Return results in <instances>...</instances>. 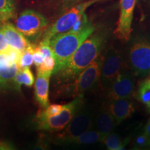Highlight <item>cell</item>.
Returning <instances> with one entry per match:
<instances>
[{
  "instance_id": "277c9868",
  "label": "cell",
  "mask_w": 150,
  "mask_h": 150,
  "mask_svg": "<svg viewBox=\"0 0 150 150\" xmlns=\"http://www.w3.org/2000/svg\"><path fill=\"white\" fill-rule=\"evenodd\" d=\"M99 1L101 0H87L74 6L63 13L51 27L46 30L42 42L49 44L50 40L53 37L70 31L81 17L85 13L87 8Z\"/></svg>"
},
{
  "instance_id": "ffe728a7",
  "label": "cell",
  "mask_w": 150,
  "mask_h": 150,
  "mask_svg": "<svg viewBox=\"0 0 150 150\" xmlns=\"http://www.w3.org/2000/svg\"><path fill=\"white\" fill-rule=\"evenodd\" d=\"M127 142L128 140H126L124 142L122 141L120 137L114 133H110L102 140V142L106 145L108 150H116L119 149L122 145H127Z\"/></svg>"
},
{
  "instance_id": "8d00e7d4",
  "label": "cell",
  "mask_w": 150,
  "mask_h": 150,
  "mask_svg": "<svg viewBox=\"0 0 150 150\" xmlns=\"http://www.w3.org/2000/svg\"><path fill=\"white\" fill-rule=\"evenodd\" d=\"M148 1H150V0H148Z\"/></svg>"
},
{
  "instance_id": "ac0fdd59",
  "label": "cell",
  "mask_w": 150,
  "mask_h": 150,
  "mask_svg": "<svg viewBox=\"0 0 150 150\" xmlns=\"http://www.w3.org/2000/svg\"><path fill=\"white\" fill-rule=\"evenodd\" d=\"M13 81L18 87H20L22 85L31 87L34 83L35 78L29 67H24L19 69Z\"/></svg>"
},
{
  "instance_id": "d4e9b609",
  "label": "cell",
  "mask_w": 150,
  "mask_h": 150,
  "mask_svg": "<svg viewBox=\"0 0 150 150\" xmlns=\"http://www.w3.org/2000/svg\"><path fill=\"white\" fill-rule=\"evenodd\" d=\"M31 150H50L48 140L45 136L40 135L35 142Z\"/></svg>"
},
{
  "instance_id": "1f68e13d",
  "label": "cell",
  "mask_w": 150,
  "mask_h": 150,
  "mask_svg": "<svg viewBox=\"0 0 150 150\" xmlns=\"http://www.w3.org/2000/svg\"><path fill=\"white\" fill-rule=\"evenodd\" d=\"M130 150H143V149H142L141 148H140L139 147H133L132 149H131Z\"/></svg>"
},
{
  "instance_id": "6da1fadb",
  "label": "cell",
  "mask_w": 150,
  "mask_h": 150,
  "mask_svg": "<svg viewBox=\"0 0 150 150\" xmlns=\"http://www.w3.org/2000/svg\"><path fill=\"white\" fill-rule=\"evenodd\" d=\"M95 31V27L88 22L83 29L77 31L70 30L67 32L59 34L52 38L49 42L56 61L53 74H56L64 67L74 52L84 40Z\"/></svg>"
},
{
  "instance_id": "4fadbf2b",
  "label": "cell",
  "mask_w": 150,
  "mask_h": 150,
  "mask_svg": "<svg viewBox=\"0 0 150 150\" xmlns=\"http://www.w3.org/2000/svg\"><path fill=\"white\" fill-rule=\"evenodd\" d=\"M1 27L6 40L10 47L22 52L31 45L24 35L12 24L4 23Z\"/></svg>"
},
{
  "instance_id": "e575fe53",
  "label": "cell",
  "mask_w": 150,
  "mask_h": 150,
  "mask_svg": "<svg viewBox=\"0 0 150 150\" xmlns=\"http://www.w3.org/2000/svg\"><path fill=\"white\" fill-rule=\"evenodd\" d=\"M143 150H150V149H144Z\"/></svg>"
},
{
  "instance_id": "603a6c76",
  "label": "cell",
  "mask_w": 150,
  "mask_h": 150,
  "mask_svg": "<svg viewBox=\"0 0 150 150\" xmlns=\"http://www.w3.org/2000/svg\"><path fill=\"white\" fill-rule=\"evenodd\" d=\"M55 65L56 61L54 56L45 57L42 63L40 65V66L37 67V72L53 74Z\"/></svg>"
},
{
  "instance_id": "44dd1931",
  "label": "cell",
  "mask_w": 150,
  "mask_h": 150,
  "mask_svg": "<svg viewBox=\"0 0 150 150\" xmlns=\"http://www.w3.org/2000/svg\"><path fill=\"white\" fill-rule=\"evenodd\" d=\"M34 50V46L30 45L22 52L21 58H20L19 67L20 68H24V67H30L33 63V54Z\"/></svg>"
},
{
  "instance_id": "8fae6325",
  "label": "cell",
  "mask_w": 150,
  "mask_h": 150,
  "mask_svg": "<svg viewBox=\"0 0 150 150\" xmlns=\"http://www.w3.org/2000/svg\"><path fill=\"white\" fill-rule=\"evenodd\" d=\"M122 67V59L117 52L111 50L103 59L101 67L100 80L102 86L108 88L115 79L116 76L121 72Z\"/></svg>"
},
{
  "instance_id": "d6986e66",
  "label": "cell",
  "mask_w": 150,
  "mask_h": 150,
  "mask_svg": "<svg viewBox=\"0 0 150 150\" xmlns=\"http://www.w3.org/2000/svg\"><path fill=\"white\" fill-rule=\"evenodd\" d=\"M137 98L150 112V79L142 81L137 91Z\"/></svg>"
},
{
  "instance_id": "4dcf8cb0",
  "label": "cell",
  "mask_w": 150,
  "mask_h": 150,
  "mask_svg": "<svg viewBox=\"0 0 150 150\" xmlns=\"http://www.w3.org/2000/svg\"><path fill=\"white\" fill-rule=\"evenodd\" d=\"M0 150H16L6 142L0 141Z\"/></svg>"
},
{
  "instance_id": "83f0119b",
  "label": "cell",
  "mask_w": 150,
  "mask_h": 150,
  "mask_svg": "<svg viewBox=\"0 0 150 150\" xmlns=\"http://www.w3.org/2000/svg\"><path fill=\"white\" fill-rule=\"evenodd\" d=\"M9 49H10V47H9L8 42L6 40L2 29H1V27L0 26V54L6 53Z\"/></svg>"
},
{
  "instance_id": "d6a6232c",
  "label": "cell",
  "mask_w": 150,
  "mask_h": 150,
  "mask_svg": "<svg viewBox=\"0 0 150 150\" xmlns=\"http://www.w3.org/2000/svg\"><path fill=\"white\" fill-rule=\"evenodd\" d=\"M125 145H122V147H120L119 149H116V150H126V149H125Z\"/></svg>"
},
{
  "instance_id": "cb8c5ba5",
  "label": "cell",
  "mask_w": 150,
  "mask_h": 150,
  "mask_svg": "<svg viewBox=\"0 0 150 150\" xmlns=\"http://www.w3.org/2000/svg\"><path fill=\"white\" fill-rule=\"evenodd\" d=\"M63 105L61 104H52L48 106L44 110H39L37 115L42 116V117H52L59 114L63 109Z\"/></svg>"
},
{
  "instance_id": "9c48e42d",
  "label": "cell",
  "mask_w": 150,
  "mask_h": 150,
  "mask_svg": "<svg viewBox=\"0 0 150 150\" xmlns=\"http://www.w3.org/2000/svg\"><path fill=\"white\" fill-rule=\"evenodd\" d=\"M136 1L137 0H120V17L115 30V35L124 42H127L130 38Z\"/></svg>"
},
{
  "instance_id": "f546056e",
  "label": "cell",
  "mask_w": 150,
  "mask_h": 150,
  "mask_svg": "<svg viewBox=\"0 0 150 150\" xmlns=\"http://www.w3.org/2000/svg\"><path fill=\"white\" fill-rule=\"evenodd\" d=\"M143 134H145L146 138H147V145L150 146V117L148 120L147 124H146L145 129H144Z\"/></svg>"
},
{
  "instance_id": "d590c367",
  "label": "cell",
  "mask_w": 150,
  "mask_h": 150,
  "mask_svg": "<svg viewBox=\"0 0 150 150\" xmlns=\"http://www.w3.org/2000/svg\"><path fill=\"white\" fill-rule=\"evenodd\" d=\"M149 79H150V72H149Z\"/></svg>"
},
{
  "instance_id": "e0dca14e",
  "label": "cell",
  "mask_w": 150,
  "mask_h": 150,
  "mask_svg": "<svg viewBox=\"0 0 150 150\" xmlns=\"http://www.w3.org/2000/svg\"><path fill=\"white\" fill-rule=\"evenodd\" d=\"M100 134L98 131L95 130H89L83 134L79 135V136L74 137L70 139L66 140L64 144H77V145H81V144H92L95 142L101 141Z\"/></svg>"
},
{
  "instance_id": "ba28073f",
  "label": "cell",
  "mask_w": 150,
  "mask_h": 150,
  "mask_svg": "<svg viewBox=\"0 0 150 150\" xmlns=\"http://www.w3.org/2000/svg\"><path fill=\"white\" fill-rule=\"evenodd\" d=\"M16 24L17 29L24 35L33 37L47 27L48 21L39 13L32 10H26L17 18Z\"/></svg>"
},
{
  "instance_id": "3957f363",
  "label": "cell",
  "mask_w": 150,
  "mask_h": 150,
  "mask_svg": "<svg viewBox=\"0 0 150 150\" xmlns=\"http://www.w3.org/2000/svg\"><path fill=\"white\" fill-rule=\"evenodd\" d=\"M83 105V97H76L72 102L63 105L62 110L58 115L52 117L35 116V123L38 128L50 132L63 130L70 123L76 112Z\"/></svg>"
},
{
  "instance_id": "9a60e30c",
  "label": "cell",
  "mask_w": 150,
  "mask_h": 150,
  "mask_svg": "<svg viewBox=\"0 0 150 150\" xmlns=\"http://www.w3.org/2000/svg\"><path fill=\"white\" fill-rule=\"evenodd\" d=\"M19 69V65L8 54H0V84L4 85L13 81Z\"/></svg>"
},
{
  "instance_id": "f1b7e54d",
  "label": "cell",
  "mask_w": 150,
  "mask_h": 150,
  "mask_svg": "<svg viewBox=\"0 0 150 150\" xmlns=\"http://www.w3.org/2000/svg\"><path fill=\"white\" fill-rule=\"evenodd\" d=\"M136 143L138 144V147H143V146H146L148 145H147V138L145 136V134H142L141 135H140L136 139Z\"/></svg>"
},
{
  "instance_id": "7a4b0ae2",
  "label": "cell",
  "mask_w": 150,
  "mask_h": 150,
  "mask_svg": "<svg viewBox=\"0 0 150 150\" xmlns=\"http://www.w3.org/2000/svg\"><path fill=\"white\" fill-rule=\"evenodd\" d=\"M104 40L105 37L102 33H93L80 45L67 65L56 74L65 81L74 79L79 73L97 59Z\"/></svg>"
},
{
  "instance_id": "4316f807",
  "label": "cell",
  "mask_w": 150,
  "mask_h": 150,
  "mask_svg": "<svg viewBox=\"0 0 150 150\" xmlns=\"http://www.w3.org/2000/svg\"><path fill=\"white\" fill-rule=\"evenodd\" d=\"M85 1H87V0H61L62 10L63 12H65L72 7Z\"/></svg>"
},
{
  "instance_id": "5bb4252c",
  "label": "cell",
  "mask_w": 150,
  "mask_h": 150,
  "mask_svg": "<svg viewBox=\"0 0 150 150\" xmlns=\"http://www.w3.org/2000/svg\"><path fill=\"white\" fill-rule=\"evenodd\" d=\"M52 74L37 72L35 82V97L42 108L49 106V87Z\"/></svg>"
},
{
  "instance_id": "7402d4cb",
  "label": "cell",
  "mask_w": 150,
  "mask_h": 150,
  "mask_svg": "<svg viewBox=\"0 0 150 150\" xmlns=\"http://www.w3.org/2000/svg\"><path fill=\"white\" fill-rule=\"evenodd\" d=\"M14 13V5L11 0H0V16L4 21L10 19Z\"/></svg>"
},
{
  "instance_id": "8992f818",
  "label": "cell",
  "mask_w": 150,
  "mask_h": 150,
  "mask_svg": "<svg viewBox=\"0 0 150 150\" xmlns=\"http://www.w3.org/2000/svg\"><path fill=\"white\" fill-rule=\"evenodd\" d=\"M102 61H94L74 79V81L68 87V91L72 97L83 96L86 92L96 85L100 79Z\"/></svg>"
},
{
  "instance_id": "52a82bcc",
  "label": "cell",
  "mask_w": 150,
  "mask_h": 150,
  "mask_svg": "<svg viewBox=\"0 0 150 150\" xmlns=\"http://www.w3.org/2000/svg\"><path fill=\"white\" fill-rule=\"evenodd\" d=\"M93 125V116L89 110L81 108L76 112L64 130L56 135L54 140L58 143L64 144L66 140L78 136L91 130Z\"/></svg>"
},
{
  "instance_id": "30bf717a",
  "label": "cell",
  "mask_w": 150,
  "mask_h": 150,
  "mask_svg": "<svg viewBox=\"0 0 150 150\" xmlns=\"http://www.w3.org/2000/svg\"><path fill=\"white\" fill-rule=\"evenodd\" d=\"M108 88V97L110 100L130 99L134 94V79L129 72H121Z\"/></svg>"
},
{
  "instance_id": "7c38bea8",
  "label": "cell",
  "mask_w": 150,
  "mask_h": 150,
  "mask_svg": "<svg viewBox=\"0 0 150 150\" xmlns=\"http://www.w3.org/2000/svg\"><path fill=\"white\" fill-rule=\"evenodd\" d=\"M108 110L117 125L134 113V106L130 99H117L110 100Z\"/></svg>"
},
{
  "instance_id": "5b68a950",
  "label": "cell",
  "mask_w": 150,
  "mask_h": 150,
  "mask_svg": "<svg viewBox=\"0 0 150 150\" xmlns=\"http://www.w3.org/2000/svg\"><path fill=\"white\" fill-rule=\"evenodd\" d=\"M129 63L134 74L145 76L150 72V38L135 39L129 50Z\"/></svg>"
},
{
  "instance_id": "2e32d148",
  "label": "cell",
  "mask_w": 150,
  "mask_h": 150,
  "mask_svg": "<svg viewBox=\"0 0 150 150\" xmlns=\"http://www.w3.org/2000/svg\"><path fill=\"white\" fill-rule=\"evenodd\" d=\"M96 125L97 131L100 134L101 142L112 132L116 125L113 117L108 111V108L102 109L97 116Z\"/></svg>"
},
{
  "instance_id": "836d02e7",
  "label": "cell",
  "mask_w": 150,
  "mask_h": 150,
  "mask_svg": "<svg viewBox=\"0 0 150 150\" xmlns=\"http://www.w3.org/2000/svg\"><path fill=\"white\" fill-rule=\"evenodd\" d=\"M0 22H4V21L2 17H1V16H0Z\"/></svg>"
},
{
  "instance_id": "484cf974",
  "label": "cell",
  "mask_w": 150,
  "mask_h": 150,
  "mask_svg": "<svg viewBox=\"0 0 150 150\" xmlns=\"http://www.w3.org/2000/svg\"><path fill=\"white\" fill-rule=\"evenodd\" d=\"M33 63L36 67L40 66V65L44 61L45 56L41 52L39 46H34V50H33Z\"/></svg>"
}]
</instances>
